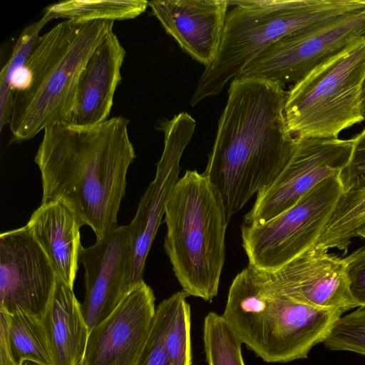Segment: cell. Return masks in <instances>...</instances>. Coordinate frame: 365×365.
Instances as JSON below:
<instances>
[{
    "instance_id": "6",
    "label": "cell",
    "mask_w": 365,
    "mask_h": 365,
    "mask_svg": "<svg viewBox=\"0 0 365 365\" xmlns=\"http://www.w3.org/2000/svg\"><path fill=\"white\" fill-rule=\"evenodd\" d=\"M164 248L182 290L211 302L225 260L228 222L221 195L204 174L187 170L165 210Z\"/></svg>"
},
{
    "instance_id": "4",
    "label": "cell",
    "mask_w": 365,
    "mask_h": 365,
    "mask_svg": "<svg viewBox=\"0 0 365 365\" xmlns=\"http://www.w3.org/2000/svg\"><path fill=\"white\" fill-rule=\"evenodd\" d=\"M344 312L313 307L275 290L249 264L229 288L221 314L249 349L267 363L307 359Z\"/></svg>"
},
{
    "instance_id": "2",
    "label": "cell",
    "mask_w": 365,
    "mask_h": 365,
    "mask_svg": "<svg viewBox=\"0 0 365 365\" xmlns=\"http://www.w3.org/2000/svg\"><path fill=\"white\" fill-rule=\"evenodd\" d=\"M284 86L235 78L218 120L204 174L219 190L229 222L255 195L270 185L296 147L284 114Z\"/></svg>"
},
{
    "instance_id": "31",
    "label": "cell",
    "mask_w": 365,
    "mask_h": 365,
    "mask_svg": "<svg viewBox=\"0 0 365 365\" xmlns=\"http://www.w3.org/2000/svg\"><path fill=\"white\" fill-rule=\"evenodd\" d=\"M358 237H360L363 238L364 240H365V225L359 231V232L358 234Z\"/></svg>"
},
{
    "instance_id": "19",
    "label": "cell",
    "mask_w": 365,
    "mask_h": 365,
    "mask_svg": "<svg viewBox=\"0 0 365 365\" xmlns=\"http://www.w3.org/2000/svg\"><path fill=\"white\" fill-rule=\"evenodd\" d=\"M41 320L54 365H76L84 357L88 329L81 304L57 276Z\"/></svg>"
},
{
    "instance_id": "9",
    "label": "cell",
    "mask_w": 365,
    "mask_h": 365,
    "mask_svg": "<svg viewBox=\"0 0 365 365\" xmlns=\"http://www.w3.org/2000/svg\"><path fill=\"white\" fill-rule=\"evenodd\" d=\"M364 36L365 9L320 28L282 37L250 61L236 78L294 85Z\"/></svg>"
},
{
    "instance_id": "33",
    "label": "cell",
    "mask_w": 365,
    "mask_h": 365,
    "mask_svg": "<svg viewBox=\"0 0 365 365\" xmlns=\"http://www.w3.org/2000/svg\"><path fill=\"white\" fill-rule=\"evenodd\" d=\"M24 365H41V364H37V363H35L33 361H26L24 363Z\"/></svg>"
},
{
    "instance_id": "30",
    "label": "cell",
    "mask_w": 365,
    "mask_h": 365,
    "mask_svg": "<svg viewBox=\"0 0 365 365\" xmlns=\"http://www.w3.org/2000/svg\"><path fill=\"white\" fill-rule=\"evenodd\" d=\"M0 365H16L9 344L8 314L4 311H0Z\"/></svg>"
},
{
    "instance_id": "16",
    "label": "cell",
    "mask_w": 365,
    "mask_h": 365,
    "mask_svg": "<svg viewBox=\"0 0 365 365\" xmlns=\"http://www.w3.org/2000/svg\"><path fill=\"white\" fill-rule=\"evenodd\" d=\"M229 0H155L152 14L193 59L210 66L222 38Z\"/></svg>"
},
{
    "instance_id": "23",
    "label": "cell",
    "mask_w": 365,
    "mask_h": 365,
    "mask_svg": "<svg viewBox=\"0 0 365 365\" xmlns=\"http://www.w3.org/2000/svg\"><path fill=\"white\" fill-rule=\"evenodd\" d=\"M47 14L38 21L31 24L21 33L16 41L11 55L8 61L2 67L0 72V130L9 123L12 110L13 102L16 91L12 86L14 76L21 70L33 49V47L40 36L43 27L51 20Z\"/></svg>"
},
{
    "instance_id": "28",
    "label": "cell",
    "mask_w": 365,
    "mask_h": 365,
    "mask_svg": "<svg viewBox=\"0 0 365 365\" xmlns=\"http://www.w3.org/2000/svg\"><path fill=\"white\" fill-rule=\"evenodd\" d=\"M354 138L351 157L338 175L343 192L365 191V128Z\"/></svg>"
},
{
    "instance_id": "15",
    "label": "cell",
    "mask_w": 365,
    "mask_h": 365,
    "mask_svg": "<svg viewBox=\"0 0 365 365\" xmlns=\"http://www.w3.org/2000/svg\"><path fill=\"white\" fill-rule=\"evenodd\" d=\"M264 272L275 290L295 302L344 312L359 307L350 292L345 258L327 251L311 247L279 270Z\"/></svg>"
},
{
    "instance_id": "14",
    "label": "cell",
    "mask_w": 365,
    "mask_h": 365,
    "mask_svg": "<svg viewBox=\"0 0 365 365\" xmlns=\"http://www.w3.org/2000/svg\"><path fill=\"white\" fill-rule=\"evenodd\" d=\"M153 289L136 284L90 331L86 365H135L150 336L156 307Z\"/></svg>"
},
{
    "instance_id": "32",
    "label": "cell",
    "mask_w": 365,
    "mask_h": 365,
    "mask_svg": "<svg viewBox=\"0 0 365 365\" xmlns=\"http://www.w3.org/2000/svg\"><path fill=\"white\" fill-rule=\"evenodd\" d=\"M362 99H363L364 113V117H365V83H364V88H363Z\"/></svg>"
},
{
    "instance_id": "1",
    "label": "cell",
    "mask_w": 365,
    "mask_h": 365,
    "mask_svg": "<svg viewBox=\"0 0 365 365\" xmlns=\"http://www.w3.org/2000/svg\"><path fill=\"white\" fill-rule=\"evenodd\" d=\"M128 124L115 116L90 125L49 126L34 158L41 175V203H63L81 227L93 230L96 240L118 226L128 170L136 157Z\"/></svg>"
},
{
    "instance_id": "20",
    "label": "cell",
    "mask_w": 365,
    "mask_h": 365,
    "mask_svg": "<svg viewBox=\"0 0 365 365\" xmlns=\"http://www.w3.org/2000/svg\"><path fill=\"white\" fill-rule=\"evenodd\" d=\"M365 225V191L343 192L322 233L312 248H336L346 254Z\"/></svg>"
},
{
    "instance_id": "12",
    "label": "cell",
    "mask_w": 365,
    "mask_h": 365,
    "mask_svg": "<svg viewBox=\"0 0 365 365\" xmlns=\"http://www.w3.org/2000/svg\"><path fill=\"white\" fill-rule=\"evenodd\" d=\"M56 274L26 226L0 235V311L23 310L41 316Z\"/></svg>"
},
{
    "instance_id": "18",
    "label": "cell",
    "mask_w": 365,
    "mask_h": 365,
    "mask_svg": "<svg viewBox=\"0 0 365 365\" xmlns=\"http://www.w3.org/2000/svg\"><path fill=\"white\" fill-rule=\"evenodd\" d=\"M26 226L46 253L57 277L73 289L82 246L81 226L75 215L61 202L49 200L33 212Z\"/></svg>"
},
{
    "instance_id": "27",
    "label": "cell",
    "mask_w": 365,
    "mask_h": 365,
    "mask_svg": "<svg viewBox=\"0 0 365 365\" xmlns=\"http://www.w3.org/2000/svg\"><path fill=\"white\" fill-rule=\"evenodd\" d=\"M323 343L330 350L365 356V307L341 316Z\"/></svg>"
},
{
    "instance_id": "11",
    "label": "cell",
    "mask_w": 365,
    "mask_h": 365,
    "mask_svg": "<svg viewBox=\"0 0 365 365\" xmlns=\"http://www.w3.org/2000/svg\"><path fill=\"white\" fill-rule=\"evenodd\" d=\"M196 126L186 112L172 119L158 120L155 125L164 134V148L157 163L155 176L141 197L135 215L128 225L133 244L131 282L134 287L143 281L145 261L155 239L166 204L179 180L180 162Z\"/></svg>"
},
{
    "instance_id": "34",
    "label": "cell",
    "mask_w": 365,
    "mask_h": 365,
    "mask_svg": "<svg viewBox=\"0 0 365 365\" xmlns=\"http://www.w3.org/2000/svg\"><path fill=\"white\" fill-rule=\"evenodd\" d=\"M76 365H86L84 357H83Z\"/></svg>"
},
{
    "instance_id": "7",
    "label": "cell",
    "mask_w": 365,
    "mask_h": 365,
    "mask_svg": "<svg viewBox=\"0 0 365 365\" xmlns=\"http://www.w3.org/2000/svg\"><path fill=\"white\" fill-rule=\"evenodd\" d=\"M365 36L324 61L287 92L284 114L294 137L339 138L365 120Z\"/></svg>"
},
{
    "instance_id": "8",
    "label": "cell",
    "mask_w": 365,
    "mask_h": 365,
    "mask_svg": "<svg viewBox=\"0 0 365 365\" xmlns=\"http://www.w3.org/2000/svg\"><path fill=\"white\" fill-rule=\"evenodd\" d=\"M342 194L338 175H332L271 220L242 225V246L249 264L262 271L274 272L311 248Z\"/></svg>"
},
{
    "instance_id": "25",
    "label": "cell",
    "mask_w": 365,
    "mask_h": 365,
    "mask_svg": "<svg viewBox=\"0 0 365 365\" xmlns=\"http://www.w3.org/2000/svg\"><path fill=\"white\" fill-rule=\"evenodd\" d=\"M189 295L180 291L179 299L166 336L165 348L170 365H192L191 311Z\"/></svg>"
},
{
    "instance_id": "26",
    "label": "cell",
    "mask_w": 365,
    "mask_h": 365,
    "mask_svg": "<svg viewBox=\"0 0 365 365\" xmlns=\"http://www.w3.org/2000/svg\"><path fill=\"white\" fill-rule=\"evenodd\" d=\"M179 295L180 291L163 299L156 307L150 336L135 365H170L165 336Z\"/></svg>"
},
{
    "instance_id": "10",
    "label": "cell",
    "mask_w": 365,
    "mask_h": 365,
    "mask_svg": "<svg viewBox=\"0 0 365 365\" xmlns=\"http://www.w3.org/2000/svg\"><path fill=\"white\" fill-rule=\"evenodd\" d=\"M294 152L280 175L256 195L242 225L264 223L296 204L323 180L339 175L354 148L349 139L295 137Z\"/></svg>"
},
{
    "instance_id": "29",
    "label": "cell",
    "mask_w": 365,
    "mask_h": 365,
    "mask_svg": "<svg viewBox=\"0 0 365 365\" xmlns=\"http://www.w3.org/2000/svg\"><path fill=\"white\" fill-rule=\"evenodd\" d=\"M345 259L351 294L359 307H365V246Z\"/></svg>"
},
{
    "instance_id": "21",
    "label": "cell",
    "mask_w": 365,
    "mask_h": 365,
    "mask_svg": "<svg viewBox=\"0 0 365 365\" xmlns=\"http://www.w3.org/2000/svg\"><path fill=\"white\" fill-rule=\"evenodd\" d=\"M7 314L9 344L15 364L24 365L29 361L54 365L41 317L23 310Z\"/></svg>"
},
{
    "instance_id": "22",
    "label": "cell",
    "mask_w": 365,
    "mask_h": 365,
    "mask_svg": "<svg viewBox=\"0 0 365 365\" xmlns=\"http://www.w3.org/2000/svg\"><path fill=\"white\" fill-rule=\"evenodd\" d=\"M148 6L145 0H68L48 6L45 13L52 19L114 21L135 19Z\"/></svg>"
},
{
    "instance_id": "17",
    "label": "cell",
    "mask_w": 365,
    "mask_h": 365,
    "mask_svg": "<svg viewBox=\"0 0 365 365\" xmlns=\"http://www.w3.org/2000/svg\"><path fill=\"white\" fill-rule=\"evenodd\" d=\"M125 54L113 31L97 45L79 76L71 123L90 125L108 119Z\"/></svg>"
},
{
    "instance_id": "3",
    "label": "cell",
    "mask_w": 365,
    "mask_h": 365,
    "mask_svg": "<svg viewBox=\"0 0 365 365\" xmlns=\"http://www.w3.org/2000/svg\"><path fill=\"white\" fill-rule=\"evenodd\" d=\"M113 21L64 20L38 37L23 69L9 123L11 143L29 140L49 126L71 123L81 73Z\"/></svg>"
},
{
    "instance_id": "5",
    "label": "cell",
    "mask_w": 365,
    "mask_h": 365,
    "mask_svg": "<svg viewBox=\"0 0 365 365\" xmlns=\"http://www.w3.org/2000/svg\"><path fill=\"white\" fill-rule=\"evenodd\" d=\"M222 41L190 100L194 106L225 84L267 46L292 33L320 28L365 9L361 0L229 1Z\"/></svg>"
},
{
    "instance_id": "13",
    "label": "cell",
    "mask_w": 365,
    "mask_h": 365,
    "mask_svg": "<svg viewBox=\"0 0 365 365\" xmlns=\"http://www.w3.org/2000/svg\"><path fill=\"white\" fill-rule=\"evenodd\" d=\"M133 259L128 225L118 226L89 247L81 246L78 261L85 269L86 287L81 309L88 334L133 288Z\"/></svg>"
},
{
    "instance_id": "24",
    "label": "cell",
    "mask_w": 365,
    "mask_h": 365,
    "mask_svg": "<svg viewBox=\"0 0 365 365\" xmlns=\"http://www.w3.org/2000/svg\"><path fill=\"white\" fill-rule=\"evenodd\" d=\"M202 338L207 365H245L242 343L222 315L210 312L205 316Z\"/></svg>"
}]
</instances>
